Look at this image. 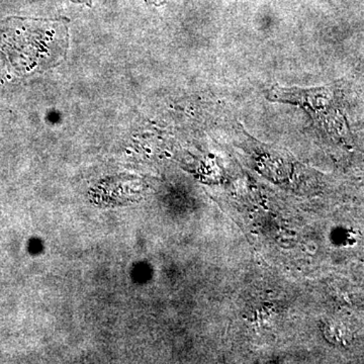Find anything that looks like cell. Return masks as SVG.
I'll return each instance as SVG.
<instances>
[{
    "instance_id": "obj_1",
    "label": "cell",
    "mask_w": 364,
    "mask_h": 364,
    "mask_svg": "<svg viewBox=\"0 0 364 364\" xmlns=\"http://www.w3.org/2000/svg\"><path fill=\"white\" fill-rule=\"evenodd\" d=\"M267 97L272 102L303 107L333 136L346 135L347 128L343 114L334 92L329 88L280 87L275 85L268 91Z\"/></svg>"
}]
</instances>
